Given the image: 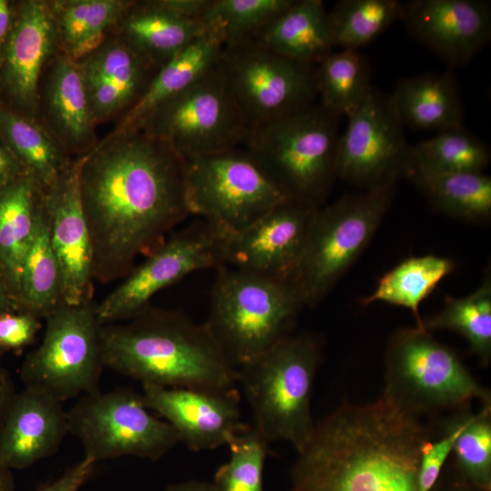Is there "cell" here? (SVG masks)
<instances>
[{
  "instance_id": "1",
  "label": "cell",
  "mask_w": 491,
  "mask_h": 491,
  "mask_svg": "<svg viewBox=\"0 0 491 491\" xmlns=\"http://www.w3.org/2000/svg\"><path fill=\"white\" fill-rule=\"evenodd\" d=\"M185 161L141 130L110 133L79 169L81 205L101 284L123 279L188 217Z\"/></svg>"
},
{
  "instance_id": "2",
  "label": "cell",
  "mask_w": 491,
  "mask_h": 491,
  "mask_svg": "<svg viewBox=\"0 0 491 491\" xmlns=\"http://www.w3.org/2000/svg\"><path fill=\"white\" fill-rule=\"evenodd\" d=\"M429 428L382 395L344 403L318 423L297 451L291 491H418Z\"/></svg>"
},
{
  "instance_id": "3",
  "label": "cell",
  "mask_w": 491,
  "mask_h": 491,
  "mask_svg": "<svg viewBox=\"0 0 491 491\" xmlns=\"http://www.w3.org/2000/svg\"><path fill=\"white\" fill-rule=\"evenodd\" d=\"M105 367L142 386L232 390L237 369L205 323L186 314L148 306L136 316L103 325Z\"/></svg>"
},
{
  "instance_id": "4",
  "label": "cell",
  "mask_w": 491,
  "mask_h": 491,
  "mask_svg": "<svg viewBox=\"0 0 491 491\" xmlns=\"http://www.w3.org/2000/svg\"><path fill=\"white\" fill-rule=\"evenodd\" d=\"M215 270L205 324L237 369L290 335L304 306L292 282L226 265Z\"/></svg>"
},
{
  "instance_id": "5",
  "label": "cell",
  "mask_w": 491,
  "mask_h": 491,
  "mask_svg": "<svg viewBox=\"0 0 491 491\" xmlns=\"http://www.w3.org/2000/svg\"><path fill=\"white\" fill-rule=\"evenodd\" d=\"M339 119L314 104L252 128L243 145L288 199L321 206L336 178Z\"/></svg>"
},
{
  "instance_id": "6",
  "label": "cell",
  "mask_w": 491,
  "mask_h": 491,
  "mask_svg": "<svg viewBox=\"0 0 491 491\" xmlns=\"http://www.w3.org/2000/svg\"><path fill=\"white\" fill-rule=\"evenodd\" d=\"M320 362L318 342L309 335H288L237 368L253 416L254 428L269 443L285 440L299 451L315 422L311 397Z\"/></svg>"
},
{
  "instance_id": "7",
  "label": "cell",
  "mask_w": 491,
  "mask_h": 491,
  "mask_svg": "<svg viewBox=\"0 0 491 491\" xmlns=\"http://www.w3.org/2000/svg\"><path fill=\"white\" fill-rule=\"evenodd\" d=\"M382 395L420 416L444 410L458 412L473 399L491 405L489 389L471 374L458 355L423 327L396 331L386 350Z\"/></svg>"
},
{
  "instance_id": "8",
  "label": "cell",
  "mask_w": 491,
  "mask_h": 491,
  "mask_svg": "<svg viewBox=\"0 0 491 491\" xmlns=\"http://www.w3.org/2000/svg\"><path fill=\"white\" fill-rule=\"evenodd\" d=\"M396 185L347 194L317 208L294 276L303 306H317L372 240L393 203Z\"/></svg>"
},
{
  "instance_id": "9",
  "label": "cell",
  "mask_w": 491,
  "mask_h": 491,
  "mask_svg": "<svg viewBox=\"0 0 491 491\" xmlns=\"http://www.w3.org/2000/svg\"><path fill=\"white\" fill-rule=\"evenodd\" d=\"M136 130L165 142L186 162L240 147L250 127L216 65L155 107Z\"/></svg>"
},
{
  "instance_id": "10",
  "label": "cell",
  "mask_w": 491,
  "mask_h": 491,
  "mask_svg": "<svg viewBox=\"0 0 491 491\" xmlns=\"http://www.w3.org/2000/svg\"><path fill=\"white\" fill-rule=\"evenodd\" d=\"M45 320L41 344L20 368L25 387L62 403L98 390L105 367L96 304H64Z\"/></svg>"
},
{
  "instance_id": "11",
  "label": "cell",
  "mask_w": 491,
  "mask_h": 491,
  "mask_svg": "<svg viewBox=\"0 0 491 491\" xmlns=\"http://www.w3.org/2000/svg\"><path fill=\"white\" fill-rule=\"evenodd\" d=\"M66 415L68 433L95 463L126 456L157 461L180 443L175 430L148 411L142 394L128 387L81 396Z\"/></svg>"
},
{
  "instance_id": "12",
  "label": "cell",
  "mask_w": 491,
  "mask_h": 491,
  "mask_svg": "<svg viewBox=\"0 0 491 491\" xmlns=\"http://www.w3.org/2000/svg\"><path fill=\"white\" fill-rule=\"evenodd\" d=\"M217 67L250 130L316 104V65L279 55L255 39L224 45Z\"/></svg>"
},
{
  "instance_id": "13",
  "label": "cell",
  "mask_w": 491,
  "mask_h": 491,
  "mask_svg": "<svg viewBox=\"0 0 491 491\" xmlns=\"http://www.w3.org/2000/svg\"><path fill=\"white\" fill-rule=\"evenodd\" d=\"M185 189L189 215L229 235L290 200L241 147L186 161Z\"/></svg>"
},
{
  "instance_id": "14",
  "label": "cell",
  "mask_w": 491,
  "mask_h": 491,
  "mask_svg": "<svg viewBox=\"0 0 491 491\" xmlns=\"http://www.w3.org/2000/svg\"><path fill=\"white\" fill-rule=\"evenodd\" d=\"M229 234L199 219L171 233L145 259L135 266L123 281L99 304L100 324L129 320L151 306L159 291L192 273L225 266Z\"/></svg>"
},
{
  "instance_id": "15",
  "label": "cell",
  "mask_w": 491,
  "mask_h": 491,
  "mask_svg": "<svg viewBox=\"0 0 491 491\" xmlns=\"http://www.w3.org/2000/svg\"><path fill=\"white\" fill-rule=\"evenodd\" d=\"M339 135L336 178L363 190L396 185L412 169L411 145L387 96L372 87Z\"/></svg>"
},
{
  "instance_id": "16",
  "label": "cell",
  "mask_w": 491,
  "mask_h": 491,
  "mask_svg": "<svg viewBox=\"0 0 491 491\" xmlns=\"http://www.w3.org/2000/svg\"><path fill=\"white\" fill-rule=\"evenodd\" d=\"M319 206L286 200L229 235L225 265L292 282Z\"/></svg>"
},
{
  "instance_id": "17",
  "label": "cell",
  "mask_w": 491,
  "mask_h": 491,
  "mask_svg": "<svg viewBox=\"0 0 491 491\" xmlns=\"http://www.w3.org/2000/svg\"><path fill=\"white\" fill-rule=\"evenodd\" d=\"M56 52L48 0H16L14 24L0 52V105L36 119L39 80Z\"/></svg>"
},
{
  "instance_id": "18",
  "label": "cell",
  "mask_w": 491,
  "mask_h": 491,
  "mask_svg": "<svg viewBox=\"0 0 491 491\" xmlns=\"http://www.w3.org/2000/svg\"><path fill=\"white\" fill-rule=\"evenodd\" d=\"M82 157L47 188L43 201L52 246L59 261L65 305L93 301L94 257L91 238L79 192Z\"/></svg>"
},
{
  "instance_id": "19",
  "label": "cell",
  "mask_w": 491,
  "mask_h": 491,
  "mask_svg": "<svg viewBox=\"0 0 491 491\" xmlns=\"http://www.w3.org/2000/svg\"><path fill=\"white\" fill-rule=\"evenodd\" d=\"M148 409L156 412L193 451L227 446L245 426L240 393L232 390L142 386Z\"/></svg>"
},
{
  "instance_id": "20",
  "label": "cell",
  "mask_w": 491,
  "mask_h": 491,
  "mask_svg": "<svg viewBox=\"0 0 491 491\" xmlns=\"http://www.w3.org/2000/svg\"><path fill=\"white\" fill-rule=\"evenodd\" d=\"M400 21L450 67L470 62L491 36V6L483 0H410Z\"/></svg>"
},
{
  "instance_id": "21",
  "label": "cell",
  "mask_w": 491,
  "mask_h": 491,
  "mask_svg": "<svg viewBox=\"0 0 491 491\" xmlns=\"http://www.w3.org/2000/svg\"><path fill=\"white\" fill-rule=\"evenodd\" d=\"M210 0H127L109 34L158 68L208 29Z\"/></svg>"
},
{
  "instance_id": "22",
  "label": "cell",
  "mask_w": 491,
  "mask_h": 491,
  "mask_svg": "<svg viewBox=\"0 0 491 491\" xmlns=\"http://www.w3.org/2000/svg\"><path fill=\"white\" fill-rule=\"evenodd\" d=\"M75 62L96 126L130 111L159 69L112 34Z\"/></svg>"
},
{
  "instance_id": "23",
  "label": "cell",
  "mask_w": 491,
  "mask_h": 491,
  "mask_svg": "<svg viewBox=\"0 0 491 491\" xmlns=\"http://www.w3.org/2000/svg\"><path fill=\"white\" fill-rule=\"evenodd\" d=\"M36 119L73 158L86 155L100 141L78 66L58 52L39 80Z\"/></svg>"
},
{
  "instance_id": "24",
  "label": "cell",
  "mask_w": 491,
  "mask_h": 491,
  "mask_svg": "<svg viewBox=\"0 0 491 491\" xmlns=\"http://www.w3.org/2000/svg\"><path fill=\"white\" fill-rule=\"evenodd\" d=\"M63 403L33 388L17 392L0 427V466L10 471L53 456L68 433Z\"/></svg>"
},
{
  "instance_id": "25",
  "label": "cell",
  "mask_w": 491,
  "mask_h": 491,
  "mask_svg": "<svg viewBox=\"0 0 491 491\" xmlns=\"http://www.w3.org/2000/svg\"><path fill=\"white\" fill-rule=\"evenodd\" d=\"M387 99L403 126L436 133L464 126L460 91L451 71L404 78Z\"/></svg>"
},
{
  "instance_id": "26",
  "label": "cell",
  "mask_w": 491,
  "mask_h": 491,
  "mask_svg": "<svg viewBox=\"0 0 491 491\" xmlns=\"http://www.w3.org/2000/svg\"><path fill=\"white\" fill-rule=\"evenodd\" d=\"M225 43L213 25L156 72L139 102L116 121L111 133L136 130L159 104L183 91L217 65Z\"/></svg>"
},
{
  "instance_id": "27",
  "label": "cell",
  "mask_w": 491,
  "mask_h": 491,
  "mask_svg": "<svg viewBox=\"0 0 491 491\" xmlns=\"http://www.w3.org/2000/svg\"><path fill=\"white\" fill-rule=\"evenodd\" d=\"M253 39L279 55L314 65L334 48L328 11L320 0H294Z\"/></svg>"
},
{
  "instance_id": "28",
  "label": "cell",
  "mask_w": 491,
  "mask_h": 491,
  "mask_svg": "<svg viewBox=\"0 0 491 491\" xmlns=\"http://www.w3.org/2000/svg\"><path fill=\"white\" fill-rule=\"evenodd\" d=\"M43 203V189L24 175L0 190V271L17 308L22 265Z\"/></svg>"
},
{
  "instance_id": "29",
  "label": "cell",
  "mask_w": 491,
  "mask_h": 491,
  "mask_svg": "<svg viewBox=\"0 0 491 491\" xmlns=\"http://www.w3.org/2000/svg\"><path fill=\"white\" fill-rule=\"evenodd\" d=\"M59 54L76 61L109 34L127 0H48Z\"/></svg>"
},
{
  "instance_id": "30",
  "label": "cell",
  "mask_w": 491,
  "mask_h": 491,
  "mask_svg": "<svg viewBox=\"0 0 491 491\" xmlns=\"http://www.w3.org/2000/svg\"><path fill=\"white\" fill-rule=\"evenodd\" d=\"M62 305V273L51 243L43 201L22 265L17 310L45 318Z\"/></svg>"
},
{
  "instance_id": "31",
  "label": "cell",
  "mask_w": 491,
  "mask_h": 491,
  "mask_svg": "<svg viewBox=\"0 0 491 491\" xmlns=\"http://www.w3.org/2000/svg\"><path fill=\"white\" fill-rule=\"evenodd\" d=\"M0 134L42 189L50 186L74 159L36 119L0 105Z\"/></svg>"
},
{
  "instance_id": "32",
  "label": "cell",
  "mask_w": 491,
  "mask_h": 491,
  "mask_svg": "<svg viewBox=\"0 0 491 491\" xmlns=\"http://www.w3.org/2000/svg\"><path fill=\"white\" fill-rule=\"evenodd\" d=\"M407 178L436 212L472 222L491 217V178L484 173L412 170Z\"/></svg>"
},
{
  "instance_id": "33",
  "label": "cell",
  "mask_w": 491,
  "mask_h": 491,
  "mask_svg": "<svg viewBox=\"0 0 491 491\" xmlns=\"http://www.w3.org/2000/svg\"><path fill=\"white\" fill-rule=\"evenodd\" d=\"M454 268L455 263L450 258L433 255L408 257L386 273L362 304L378 301L403 306L412 312L416 326L422 327L420 303Z\"/></svg>"
},
{
  "instance_id": "34",
  "label": "cell",
  "mask_w": 491,
  "mask_h": 491,
  "mask_svg": "<svg viewBox=\"0 0 491 491\" xmlns=\"http://www.w3.org/2000/svg\"><path fill=\"white\" fill-rule=\"evenodd\" d=\"M320 104L338 116L349 117L373 87L367 60L356 50L332 52L316 64Z\"/></svg>"
},
{
  "instance_id": "35",
  "label": "cell",
  "mask_w": 491,
  "mask_h": 491,
  "mask_svg": "<svg viewBox=\"0 0 491 491\" xmlns=\"http://www.w3.org/2000/svg\"><path fill=\"white\" fill-rule=\"evenodd\" d=\"M486 273L478 288L464 297L445 296L444 306L436 315L422 318V327L450 330L464 336L480 363L491 360V275Z\"/></svg>"
},
{
  "instance_id": "36",
  "label": "cell",
  "mask_w": 491,
  "mask_h": 491,
  "mask_svg": "<svg viewBox=\"0 0 491 491\" xmlns=\"http://www.w3.org/2000/svg\"><path fill=\"white\" fill-rule=\"evenodd\" d=\"M411 171L434 173H484L490 162L488 146L465 126L437 132L411 145Z\"/></svg>"
},
{
  "instance_id": "37",
  "label": "cell",
  "mask_w": 491,
  "mask_h": 491,
  "mask_svg": "<svg viewBox=\"0 0 491 491\" xmlns=\"http://www.w3.org/2000/svg\"><path fill=\"white\" fill-rule=\"evenodd\" d=\"M403 3L397 0H341L328 12L333 46L356 50L400 21Z\"/></svg>"
},
{
  "instance_id": "38",
  "label": "cell",
  "mask_w": 491,
  "mask_h": 491,
  "mask_svg": "<svg viewBox=\"0 0 491 491\" xmlns=\"http://www.w3.org/2000/svg\"><path fill=\"white\" fill-rule=\"evenodd\" d=\"M294 0H210L204 15L220 32L225 45L253 39Z\"/></svg>"
},
{
  "instance_id": "39",
  "label": "cell",
  "mask_w": 491,
  "mask_h": 491,
  "mask_svg": "<svg viewBox=\"0 0 491 491\" xmlns=\"http://www.w3.org/2000/svg\"><path fill=\"white\" fill-rule=\"evenodd\" d=\"M268 444L252 425L246 424L227 445L228 461L215 473L212 483L216 491H264Z\"/></svg>"
},
{
  "instance_id": "40",
  "label": "cell",
  "mask_w": 491,
  "mask_h": 491,
  "mask_svg": "<svg viewBox=\"0 0 491 491\" xmlns=\"http://www.w3.org/2000/svg\"><path fill=\"white\" fill-rule=\"evenodd\" d=\"M460 480L477 491H491V405L468 411L453 451Z\"/></svg>"
},
{
  "instance_id": "41",
  "label": "cell",
  "mask_w": 491,
  "mask_h": 491,
  "mask_svg": "<svg viewBox=\"0 0 491 491\" xmlns=\"http://www.w3.org/2000/svg\"><path fill=\"white\" fill-rule=\"evenodd\" d=\"M469 407L458 412L448 423L442 436L424 447L418 470V491H432L442 468L453 451L455 442L466 424Z\"/></svg>"
},
{
  "instance_id": "42",
  "label": "cell",
  "mask_w": 491,
  "mask_h": 491,
  "mask_svg": "<svg viewBox=\"0 0 491 491\" xmlns=\"http://www.w3.org/2000/svg\"><path fill=\"white\" fill-rule=\"evenodd\" d=\"M39 317L20 310L0 314V346L6 351H19L35 340L41 327Z\"/></svg>"
},
{
  "instance_id": "43",
  "label": "cell",
  "mask_w": 491,
  "mask_h": 491,
  "mask_svg": "<svg viewBox=\"0 0 491 491\" xmlns=\"http://www.w3.org/2000/svg\"><path fill=\"white\" fill-rule=\"evenodd\" d=\"M95 465V461L84 456L57 479L41 486L37 491H78L93 476Z\"/></svg>"
},
{
  "instance_id": "44",
  "label": "cell",
  "mask_w": 491,
  "mask_h": 491,
  "mask_svg": "<svg viewBox=\"0 0 491 491\" xmlns=\"http://www.w3.org/2000/svg\"><path fill=\"white\" fill-rule=\"evenodd\" d=\"M26 175L24 168L0 134V190Z\"/></svg>"
},
{
  "instance_id": "45",
  "label": "cell",
  "mask_w": 491,
  "mask_h": 491,
  "mask_svg": "<svg viewBox=\"0 0 491 491\" xmlns=\"http://www.w3.org/2000/svg\"><path fill=\"white\" fill-rule=\"evenodd\" d=\"M10 374L0 366V427L16 395Z\"/></svg>"
},
{
  "instance_id": "46",
  "label": "cell",
  "mask_w": 491,
  "mask_h": 491,
  "mask_svg": "<svg viewBox=\"0 0 491 491\" xmlns=\"http://www.w3.org/2000/svg\"><path fill=\"white\" fill-rule=\"evenodd\" d=\"M16 0H0V52L11 32Z\"/></svg>"
},
{
  "instance_id": "47",
  "label": "cell",
  "mask_w": 491,
  "mask_h": 491,
  "mask_svg": "<svg viewBox=\"0 0 491 491\" xmlns=\"http://www.w3.org/2000/svg\"><path fill=\"white\" fill-rule=\"evenodd\" d=\"M164 491H216L212 482L191 479L169 485Z\"/></svg>"
},
{
  "instance_id": "48",
  "label": "cell",
  "mask_w": 491,
  "mask_h": 491,
  "mask_svg": "<svg viewBox=\"0 0 491 491\" xmlns=\"http://www.w3.org/2000/svg\"><path fill=\"white\" fill-rule=\"evenodd\" d=\"M8 310H17L16 302L7 281L0 271V314Z\"/></svg>"
},
{
  "instance_id": "49",
  "label": "cell",
  "mask_w": 491,
  "mask_h": 491,
  "mask_svg": "<svg viewBox=\"0 0 491 491\" xmlns=\"http://www.w3.org/2000/svg\"><path fill=\"white\" fill-rule=\"evenodd\" d=\"M0 491H15L12 471L0 466Z\"/></svg>"
},
{
  "instance_id": "50",
  "label": "cell",
  "mask_w": 491,
  "mask_h": 491,
  "mask_svg": "<svg viewBox=\"0 0 491 491\" xmlns=\"http://www.w3.org/2000/svg\"><path fill=\"white\" fill-rule=\"evenodd\" d=\"M451 491H477L467 484L462 482L461 480L455 484Z\"/></svg>"
},
{
  "instance_id": "51",
  "label": "cell",
  "mask_w": 491,
  "mask_h": 491,
  "mask_svg": "<svg viewBox=\"0 0 491 491\" xmlns=\"http://www.w3.org/2000/svg\"><path fill=\"white\" fill-rule=\"evenodd\" d=\"M5 353V351L0 346V364H1V359H2Z\"/></svg>"
}]
</instances>
